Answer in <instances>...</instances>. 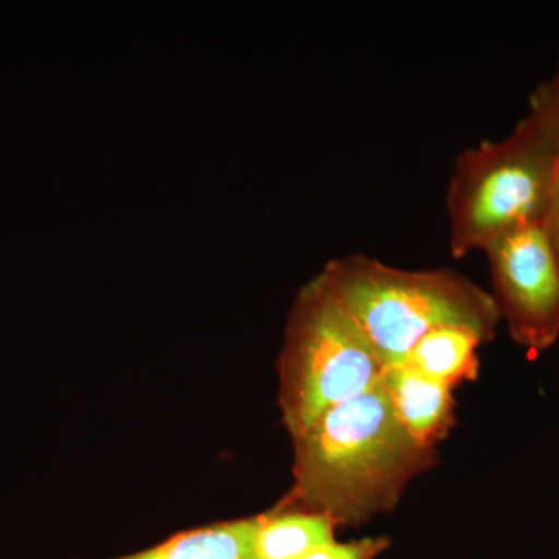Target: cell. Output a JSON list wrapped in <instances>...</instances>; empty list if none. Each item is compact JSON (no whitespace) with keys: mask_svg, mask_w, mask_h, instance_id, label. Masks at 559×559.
I'll list each match as a JSON object with an SVG mask.
<instances>
[{"mask_svg":"<svg viewBox=\"0 0 559 559\" xmlns=\"http://www.w3.org/2000/svg\"><path fill=\"white\" fill-rule=\"evenodd\" d=\"M257 554L260 559H300L310 551L336 540L330 518L275 503L259 514Z\"/></svg>","mask_w":559,"mask_h":559,"instance_id":"cell-9","label":"cell"},{"mask_svg":"<svg viewBox=\"0 0 559 559\" xmlns=\"http://www.w3.org/2000/svg\"><path fill=\"white\" fill-rule=\"evenodd\" d=\"M377 352L382 367L401 366L423 336L443 326L492 341L502 316L491 293L457 271H406L366 253L330 260L319 272Z\"/></svg>","mask_w":559,"mask_h":559,"instance_id":"cell-2","label":"cell"},{"mask_svg":"<svg viewBox=\"0 0 559 559\" xmlns=\"http://www.w3.org/2000/svg\"><path fill=\"white\" fill-rule=\"evenodd\" d=\"M257 525V516L215 522L183 530L138 554L110 559H260Z\"/></svg>","mask_w":559,"mask_h":559,"instance_id":"cell-7","label":"cell"},{"mask_svg":"<svg viewBox=\"0 0 559 559\" xmlns=\"http://www.w3.org/2000/svg\"><path fill=\"white\" fill-rule=\"evenodd\" d=\"M544 227L559 259V162L557 175H555L554 187H551L549 207H547L546 218H544Z\"/></svg>","mask_w":559,"mask_h":559,"instance_id":"cell-12","label":"cell"},{"mask_svg":"<svg viewBox=\"0 0 559 559\" xmlns=\"http://www.w3.org/2000/svg\"><path fill=\"white\" fill-rule=\"evenodd\" d=\"M558 162L554 134L532 110L507 138L462 151L447 190L452 257L544 223Z\"/></svg>","mask_w":559,"mask_h":559,"instance_id":"cell-3","label":"cell"},{"mask_svg":"<svg viewBox=\"0 0 559 559\" xmlns=\"http://www.w3.org/2000/svg\"><path fill=\"white\" fill-rule=\"evenodd\" d=\"M389 539L384 536L378 538H362L352 543H334L319 547L300 559H377L382 551L388 550Z\"/></svg>","mask_w":559,"mask_h":559,"instance_id":"cell-10","label":"cell"},{"mask_svg":"<svg viewBox=\"0 0 559 559\" xmlns=\"http://www.w3.org/2000/svg\"><path fill=\"white\" fill-rule=\"evenodd\" d=\"M554 75L559 76V58H558V66H557V70H555Z\"/></svg>","mask_w":559,"mask_h":559,"instance_id":"cell-13","label":"cell"},{"mask_svg":"<svg viewBox=\"0 0 559 559\" xmlns=\"http://www.w3.org/2000/svg\"><path fill=\"white\" fill-rule=\"evenodd\" d=\"M492 299L511 340L530 352L559 341V259L543 223L502 235L484 250Z\"/></svg>","mask_w":559,"mask_h":559,"instance_id":"cell-5","label":"cell"},{"mask_svg":"<svg viewBox=\"0 0 559 559\" xmlns=\"http://www.w3.org/2000/svg\"><path fill=\"white\" fill-rule=\"evenodd\" d=\"M293 487L278 506L358 527L399 506L439 454L404 429L382 380L322 415L293 440Z\"/></svg>","mask_w":559,"mask_h":559,"instance_id":"cell-1","label":"cell"},{"mask_svg":"<svg viewBox=\"0 0 559 559\" xmlns=\"http://www.w3.org/2000/svg\"><path fill=\"white\" fill-rule=\"evenodd\" d=\"M487 344L476 331L443 326L430 331L411 349L406 366L454 390L479 377V348Z\"/></svg>","mask_w":559,"mask_h":559,"instance_id":"cell-8","label":"cell"},{"mask_svg":"<svg viewBox=\"0 0 559 559\" xmlns=\"http://www.w3.org/2000/svg\"><path fill=\"white\" fill-rule=\"evenodd\" d=\"M530 110L547 124L559 151V76L538 84L530 95Z\"/></svg>","mask_w":559,"mask_h":559,"instance_id":"cell-11","label":"cell"},{"mask_svg":"<svg viewBox=\"0 0 559 559\" xmlns=\"http://www.w3.org/2000/svg\"><path fill=\"white\" fill-rule=\"evenodd\" d=\"M381 380L404 429L419 443L437 450L455 425L452 389L406 364L385 369Z\"/></svg>","mask_w":559,"mask_h":559,"instance_id":"cell-6","label":"cell"},{"mask_svg":"<svg viewBox=\"0 0 559 559\" xmlns=\"http://www.w3.org/2000/svg\"><path fill=\"white\" fill-rule=\"evenodd\" d=\"M277 369L278 407L293 440L384 373L366 334L319 274L293 301Z\"/></svg>","mask_w":559,"mask_h":559,"instance_id":"cell-4","label":"cell"}]
</instances>
